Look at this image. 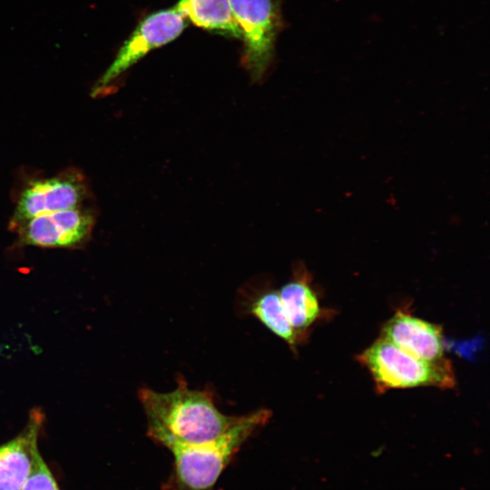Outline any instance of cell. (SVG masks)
I'll list each match as a JSON object with an SVG mask.
<instances>
[{
  "label": "cell",
  "instance_id": "6da1fadb",
  "mask_svg": "<svg viewBox=\"0 0 490 490\" xmlns=\"http://www.w3.org/2000/svg\"><path fill=\"white\" fill-rule=\"evenodd\" d=\"M139 399L147 417L148 436L167 448L213 442L238 417L221 413L210 391L191 389L182 378L170 392L142 388Z\"/></svg>",
  "mask_w": 490,
  "mask_h": 490
},
{
  "label": "cell",
  "instance_id": "7a4b0ae2",
  "mask_svg": "<svg viewBox=\"0 0 490 490\" xmlns=\"http://www.w3.org/2000/svg\"><path fill=\"white\" fill-rule=\"evenodd\" d=\"M271 416L269 409L240 416L217 440L193 446L168 447L173 456L168 490H213L220 475L241 446Z\"/></svg>",
  "mask_w": 490,
  "mask_h": 490
},
{
  "label": "cell",
  "instance_id": "3957f363",
  "mask_svg": "<svg viewBox=\"0 0 490 490\" xmlns=\"http://www.w3.org/2000/svg\"><path fill=\"white\" fill-rule=\"evenodd\" d=\"M358 359L370 373L379 393L418 387L449 389L456 385L454 369L446 358L421 359L382 338L361 352Z\"/></svg>",
  "mask_w": 490,
  "mask_h": 490
},
{
  "label": "cell",
  "instance_id": "277c9868",
  "mask_svg": "<svg viewBox=\"0 0 490 490\" xmlns=\"http://www.w3.org/2000/svg\"><path fill=\"white\" fill-rule=\"evenodd\" d=\"M244 41L243 65L253 82L261 81L272 61L279 30L278 0H230Z\"/></svg>",
  "mask_w": 490,
  "mask_h": 490
},
{
  "label": "cell",
  "instance_id": "5b68a950",
  "mask_svg": "<svg viewBox=\"0 0 490 490\" xmlns=\"http://www.w3.org/2000/svg\"><path fill=\"white\" fill-rule=\"evenodd\" d=\"M184 17L175 9L146 16L120 48L115 59L93 85L92 96L100 97L112 90L113 83L150 51L177 38L183 31Z\"/></svg>",
  "mask_w": 490,
  "mask_h": 490
},
{
  "label": "cell",
  "instance_id": "8992f818",
  "mask_svg": "<svg viewBox=\"0 0 490 490\" xmlns=\"http://www.w3.org/2000/svg\"><path fill=\"white\" fill-rule=\"evenodd\" d=\"M87 193L84 176L75 170L31 181L19 194L12 228L35 216L82 206Z\"/></svg>",
  "mask_w": 490,
  "mask_h": 490
},
{
  "label": "cell",
  "instance_id": "52a82bcc",
  "mask_svg": "<svg viewBox=\"0 0 490 490\" xmlns=\"http://www.w3.org/2000/svg\"><path fill=\"white\" fill-rule=\"evenodd\" d=\"M94 223L92 210L82 205L35 216L13 228H16L22 245L71 249L81 247L89 240Z\"/></svg>",
  "mask_w": 490,
  "mask_h": 490
},
{
  "label": "cell",
  "instance_id": "ba28073f",
  "mask_svg": "<svg viewBox=\"0 0 490 490\" xmlns=\"http://www.w3.org/2000/svg\"><path fill=\"white\" fill-rule=\"evenodd\" d=\"M44 413L34 408L24 428L14 438L0 444V490H22L41 456L38 439Z\"/></svg>",
  "mask_w": 490,
  "mask_h": 490
},
{
  "label": "cell",
  "instance_id": "9c48e42d",
  "mask_svg": "<svg viewBox=\"0 0 490 490\" xmlns=\"http://www.w3.org/2000/svg\"><path fill=\"white\" fill-rule=\"evenodd\" d=\"M380 338L421 359L445 358L442 328L403 310H397L383 325Z\"/></svg>",
  "mask_w": 490,
  "mask_h": 490
},
{
  "label": "cell",
  "instance_id": "30bf717a",
  "mask_svg": "<svg viewBox=\"0 0 490 490\" xmlns=\"http://www.w3.org/2000/svg\"><path fill=\"white\" fill-rule=\"evenodd\" d=\"M278 291L291 326L307 338L309 328L321 316L322 309L303 264L295 268L292 279Z\"/></svg>",
  "mask_w": 490,
  "mask_h": 490
},
{
  "label": "cell",
  "instance_id": "8fae6325",
  "mask_svg": "<svg viewBox=\"0 0 490 490\" xmlns=\"http://www.w3.org/2000/svg\"><path fill=\"white\" fill-rule=\"evenodd\" d=\"M175 9L199 27L241 38L230 0H180Z\"/></svg>",
  "mask_w": 490,
  "mask_h": 490
},
{
  "label": "cell",
  "instance_id": "7c38bea8",
  "mask_svg": "<svg viewBox=\"0 0 490 490\" xmlns=\"http://www.w3.org/2000/svg\"><path fill=\"white\" fill-rule=\"evenodd\" d=\"M247 311L257 318L273 334L284 340L292 349L306 339L305 336L291 326L277 289H264L256 293L248 301Z\"/></svg>",
  "mask_w": 490,
  "mask_h": 490
},
{
  "label": "cell",
  "instance_id": "4fadbf2b",
  "mask_svg": "<svg viewBox=\"0 0 490 490\" xmlns=\"http://www.w3.org/2000/svg\"><path fill=\"white\" fill-rule=\"evenodd\" d=\"M22 490H61L51 469L42 456Z\"/></svg>",
  "mask_w": 490,
  "mask_h": 490
}]
</instances>
